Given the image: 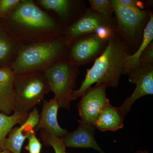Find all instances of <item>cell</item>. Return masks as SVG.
Segmentation results:
<instances>
[{"mask_svg":"<svg viewBox=\"0 0 153 153\" xmlns=\"http://www.w3.org/2000/svg\"><path fill=\"white\" fill-rule=\"evenodd\" d=\"M40 136L44 145L52 147L55 153H66V147L62 139L52 135L44 130H41Z\"/></svg>","mask_w":153,"mask_h":153,"instance_id":"obj_20","label":"cell"},{"mask_svg":"<svg viewBox=\"0 0 153 153\" xmlns=\"http://www.w3.org/2000/svg\"><path fill=\"white\" fill-rule=\"evenodd\" d=\"M91 8L98 13L113 16L114 12L111 0H89Z\"/></svg>","mask_w":153,"mask_h":153,"instance_id":"obj_21","label":"cell"},{"mask_svg":"<svg viewBox=\"0 0 153 153\" xmlns=\"http://www.w3.org/2000/svg\"><path fill=\"white\" fill-rule=\"evenodd\" d=\"M119 2L123 5L137 10H143L148 9L152 6V1H143L139 0H118Z\"/></svg>","mask_w":153,"mask_h":153,"instance_id":"obj_24","label":"cell"},{"mask_svg":"<svg viewBox=\"0 0 153 153\" xmlns=\"http://www.w3.org/2000/svg\"><path fill=\"white\" fill-rule=\"evenodd\" d=\"M107 87L104 84H96L94 87L91 86L85 90L77 105L80 121L94 126L102 111L110 103L106 96Z\"/></svg>","mask_w":153,"mask_h":153,"instance_id":"obj_9","label":"cell"},{"mask_svg":"<svg viewBox=\"0 0 153 153\" xmlns=\"http://www.w3.org/2000/svg\"><path fill=\"white\" fill-rule=\"evenodd\" d=\"M125 117L120 108L107 105L101 111L93 126L101 131H115L122 128Z\"/></svg>","mask_w":153,"mask_h":153,"instance_id":"obj_16","label":"cell"},{"mask_svg":"<svg viewBox=\"0 0 153 153\" xmlns=\"http://www.w3.org/2000/svg\"><path fill=\"white\" fill-rule=\"evenodd\" d=\"M15 76L10 67H0V112L7 115L16 110Z\"/></svg>","mask_w":153,"mask_h":153,"instance_id":"obj_15","label":"cell"},{"mask_svg":"<svg viewBox=\"0 0 153 153\" xmlns=\"http://www.w3.org/2000/svg\"><path fill=\"white\" fill-rule=\"evenodd\" d=\"M131 54V50L117 30L115 31L104 52L96 59L91 68L86 69L85 79L80 87L71 93V101L82 97L94 83L104 84L107 87H117L127 58Z\"/></svg>","mask_w":153,"mask_h":153,"instance_id":"obj_2","label":"cell"},{"mask_svg":"<svg viewBox=\"0 0 153 153\" xmlns=\"http://www.w3.org/2000/svg\"><path fill=\"white\" fill-rule=\"evenodd\" d=\"M37 2L47 10L57 14L59 21L66 27L76 20L85 10L83 1L72 0H38Z\"/></svg>","mask_w":153,"mask_h":153,"instance_id":"obj_11","label":"cell"},{"mask_svg":"<svg viewBox=\"0 0 153 153\" xmlns=\"http://www.w3.org/2000/svg\"><path fill=\"white\" fill-rule=\"evenodd\" d=\"M60 106L57 100L53 98L50 100H44L42 111L40 114L39 121L34 131L35 132L44 130L48 133L62 138L68 133L66 130L62 128L58 123L57 114Z\"/></svg>","mask_w":153,"mask_h":153,"instance_id":"obj_13","label":"cell"},{"mask_svg":"<svg viewBox=\"0 0 153 153\" xmlns=\"http://www.w3.org/2000/svg\"><path fill=\"white\" fill-rule=\"evenodd\" d=\"M108 41L93 34L67 42L68 61L79 67L95 61L106 49Z\"/></svg>","mask_w":153,"mask_h":153,"instance_id":"obj_8","label":"cell"},{"mask_svg":"<svg viewBox=\"0 0 153 153\" xmlns=\"http://www.w3.org/2000/svg\"><path fill=\"white\" fill-rule=\"evenodd\" d=\"M20 47L14 38L0 27V67H11Z\"/></svg>","mask_w":153,"mask_h":153,"instance_id":"obj_17","label":"cell"},{"mask_svg":"<svg viewBox=\"0 0 153 153\" xmlns=\"http://www.w3.org/2000/svg\"><path fill=\"white\" fill-rule=\"evenodd\" d=\"M43 72L60 108L70 109V97L76 86L79 66L72 65L66 59L55 63Z\"/></svg>","mask_w":153,"mask_h":153,"instance_id":"obj_6","label":"cell"},{"mask_svg":"<svg viewBox=\"0 0 153 153\" xmlns=\"http://www.w3.org/2000/svg\"><path fill=\"white\" fill-rule=\"evenodd\" d=\"M117 25V31L134 53L142 41L143 33L149 21L152 11L133 10L123 5L118 0H111Z\"/></svg>","mask_w":153,"mask_h":153,"instance_id":"obj_4","label":"cell"},{"mask_svg":"<svg viewBox=\"0 0 153 153\" xmlns=\"http://www.w3.org/2000/svg\"><path fill=\"white\" fill-rule=\"evenodd\" d=\"M21 0H0V19L4 18L16 8Z\"/></svg>","mask_w":153,"mask_h":153,"instance_id":"obj_22","label":"cell"},{"mask_svg":"<svg viewBox=\"0 0 153 153\" xmlns=\"http://www.w3.org/2000/svg\"><path fill=\"white\" fill-rule=\"evenodd\" d=\"M29 113L15 111L12 115H7L0 112V152L3 150L4 143L12 128L16 124H23Z\"/></svg>","mask_w":153,"mask_h":153,"instance_id":"obj_19","label":"cell"},{"mask_svg":"<svg viewBox=\"0 0 153 153\" xmlns=\"http://www.w3.org/2000/svg\"><path fill=\"white\" fill-rule=\"evenodd\" d=\"M68 48L65 37L54 41L20 46L11 66L15 75L43 72L60 60L68 59Z\"/></svg>","mask_w":153,"mask_h":153,"instance_id":"obj_3","label":"cell"},{"mask_svg":"<svg viewBox=\"0 0 153 153\" xmlns=\"http://www.w3.org/2000/svg\"><path fill=\"white\" fill-rule=\"evenodd\" d=\"M14 88L16 111L26 113L40 104L50 91L44 73L40 71L15 75Z\"/></svg>","mask_w":153,"mask_h":153,"instance_id":"obj_5","label":"cell"},{"mask_svg":"<svg viewBox=\"0 0 153 153\" xmlns=\"http://www.w3.org/2000/svg\"><path fill=\"white\" fill-rule=\"evenodd\" d=\"M136 153H149V152L147 150H139L137 151Z\"/></svg>","mask_w":153,"mask_h":153,"instance_id":"obj_26","label":"cell"},{"mask_svg":"<svg viewBox=\"0 0 153 153\" xmlns=\"http://www.w3.org/2000/svg\"><path fill=\"white\" fill-rule=\"evenodd\" d=\"M129 81L136 85L134 92L124 100L120 107L126 116L131 110L137 100L146 95L153 94V63L137 67L128 74Z\"/></svg>","mask_w":153,"mask_h":153,"instance_id":"obj_10","label":"cell"},{"mask_svg":"<svg viewBox=\"0 0 153 153\" xmlns=\"http://www.w3.org/2000/svg\"><path fill=\"white\" fill-rule=\"evenodd\" d=\"M0 27L20 46L60 39L65 28L32 0H21L15 10L0 19Z\"/></svg>","mask_w":153,"mask_h":153,"instance_id":"obj_1","label":"cell"},{"mask_svg":"<svg viewBox=\"0 0 153 153\" xmlns=\"http://www.w3.org/2000/svg\"><path fill=\"white\" fill-rule=\"evenodd\" d=\"M76 130L68 132L62 140L66 147L92 149L99 153H105L98 144L95 138V128L78 120Z\"/></svg>","mask_w":153,"mask_h":153,"instance_id":"obj_14","label":"cell"},{"mask_svg":"<svg viewBox=\"0 0 153 153\" xmlns=\"http://www.w3.org/2000/svg\"><path fill=\"white\" fill-rule=\"evenodd\" d=\"M152 63H153V41L148 46L140 57L136 67L147 66Z\"/></svg>","mask_w":153,"mask_h":153,"instance_id":"obj_25","label":"cell"},{"mask_svg":"<svg viewBox=\"0 0 153 153\" xmlns=\"http://www.w3.org/2000/svg\"><path fill=\"white\" fill-rule=\"evenodd\" d=\"M0 153H12L10 152L9 151L6 150H4L0 152Z\"/></svg>","mask_w":153,"mask_h":153,"instance_id":"obj_27","label":"cell"},{"mask_svg":"<svg viewBox=\"0 0 153 153\" xmlns=\"http://www.w3.org/2000/svg\"><path fill=\"white\" fill-rule=\"evenodd\" d=\"M153 40V14L152 12L149 21L144 30L141 44L135 52L129 55L127 58L123 74H128L130 71L137 67L140 57Z\"/></svg>","mask_w":153,"mask_h":153,"instance_id":"obj_18","label":"cell"},{"mask_svg":"<svg viewBox=\"0 0 153 153\" xmlns=\"http://www.w3.org/2000/svg\"><path fill=\"white\" fill-rule=\"evenodd\" d=\"M40 114L37 108L30 113L26 121L20 126L11 129L4 143L3 150H6L12 153H21L23 144L31 131L34 130L39 121Z\"/></svg>","mask_w":153,"mask_h":153,"instance_id":"obj_12","label":"cell"},{"mask_svg":"<svg viewBox=\"0 0 153 153\" xmlns=\"http://www.w3.org/2000/svg\"><path fill=\"white\" fill-rule=\"evenodd\" d=\"M101 27L117 30L115 17L98 13L91 8H86L76 20L65 27L64 36L67 42L94 34Z\"/></svg>","mask_w":153,"mask_h":153,"instance_id":"obj_7","label":"cell"},{"mask_svg":"<svg viewBox=\"0 0 153 153\" xmlns=\"http://www.w3.org/2000/svg\"><path fill=\"white\" fill-rule=\"evenodd\" d=\"M66 153H71L66 152Z\"/></svg>","mask_w":153,"mask_h":153,"instance_id":"obj_28","label":"cell"},{"mask_svg":"<svg viewBox=\"0 0 153 153\" xmlns=\"http://www.w3.org/2000/svg\"><path fill=\"white\" fill-rule=\"evenodd\" d=\"M28 145L25 149L29 153H41L42 144L36 135V132L34 130L31 131L27 138Z\"/></svg>","mask_w":153,"mask_h":153,"instance_id":"obj_23","label":"cell"}]
</instances>
